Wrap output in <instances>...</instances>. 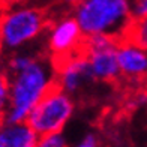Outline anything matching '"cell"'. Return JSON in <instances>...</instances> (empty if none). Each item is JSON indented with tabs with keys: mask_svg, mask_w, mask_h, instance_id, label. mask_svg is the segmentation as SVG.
Returning <instances> with one entry per match:
<instances>
[{
	"mask_svg": "<svg viewBox=\"0 0 147 147\" xmlns=\"http://www.w3.org/2000/svg\"><path fill=\"white\" fill-rule=\"evenodd\" d=\"M9 75L6 74L9 81V98L3 123H26L32 110L56 83L54 69L48 62L35 57L23 71Z\"/></svg>",
	"mask_w": 147,
	"mask_h": 147,
	"instance_id": "cell-1",
	"label": "cell"
},
{
	"mask_svg": "<svg viewBox=\"0 0 147 147\" xmlns=\"http://www.w3.org/2000/svg\"><path fill=\"white\" fill-rule=\"evenodd\" d=\"M74 18L86 38L105 35L122 41L132 23L126 0H86L75 6Z\"/></svg>",
	"mask_w": 147,
	"mask_h": 147,
	"instance_id": "cell-2",
	"label": "cell"
},
{
	"mask_svg": "<svg viewBox=\"0 0 147 147\" xmlns=\"http://www.w3.org/2000/svg\"><path fill=\"white\" fill-rule=\"evenodd\" d=\"M74 110L75 105L72 98L60 89L57 83H54L47 95L32 110L26 123L38 137L62 134L68 120L74 114Z\"/></svg>",
	"mask_w": 147,
	"mask_h": 147,
	"instance_id": "cell-3",
	"label": "cell"
},
{
	"mask_svg": "<svg viewBox=\"0 0 147 147\" xmlns=\"http://www.w3.org/2000/svg\"><path fill=\"white\" fill-rule=\"evenodd\" d=\"M47 27L45 12L38 8H17L0 18V47L21 48L36 39Z\"/></svg>",
	"mask_w": 147,
	"mask_h": 147,
	"instance_id": "cell-4",
	"label": "cell"
},
{
	"mask_svg": "<svg viewBox=\"0 0 147 147\" xmlns=\"http://www.w3.org/2000/svg\"><path fill=\"white\" fill-rule=\"evenodd\" d=\"M84 39L81 29L74 17H65L57 21L50 30L48 50L51 53V63L56 65L84 51Z\"/></svg>",
	"mask_w": 147,
	"mask_h": 147,
	"instance_id": "cell-5",
	"label": "cell"
},
{
	"mask_svg": "<svg viewBox=\"0 0 147 147\" xmlns=\"http://www.w3.org/2000/svg\"><path fill=\"white\" fill-rule=\"evenodd\" d=\"M53 69L56 74L57 86L69 96L84 90V87L89 83L95 81L90 72V65L86 50L60 63L53 65Z\"/></svg>",
	"mask_w": 147,
	"mask_h": 147,
	"instance_id": "cell-6",
	"label": "cell"
},
{
	"mask_svg": "<svg viewBox=\"0 0 147 147\" xmlns=\"http://www.w3.org/2000/svg\"><path fill=\"white\" fill-rule=\"evenodd\" d=\"M116 53L122 77L132 81H147V50L131 42L120 41Z\"/></svg>",
	"mask_w": 147,
	"mask_h": 147,
	"instance_id": "cell-7",
	"label": "cell"
},
{
	"mask_svg": "<svg viewBox=\"0 0 147 147\" xmlns=\"http://www.w3.org/2000/svg\"><path fill=\"white\" fill-rule=\"evenodd\" d=\"M116 50L117 45L102 50H86L90 65V72L95 81L113 83L122 77Z\"/></svg>",
	"mask_w": 147,
	"mask_h": 147,
	"instance_id": "cell-8",
	"label": "cell"
},
{
	"mask_svg": "<svg viewBox=\"0 0 147 147\" xmlns=\"http://www.w3.org/2000/svg\"><path fill=\"white\" fill-rule=\"evenodd\" d=\"M38 140L27 123L0 125V147H35Z\"/></svg>",
	"mask_w": 147,
	"mask_h": 147,
	"instance_id": "cell-9",
	"label": "cell"
},
{
	"mask_svg": "<svg viewBox=\"0 0 147 147\" xmlns=\"http://www.w3.org/2000/svg\"><path fill=\"white\" fill-rule=\"evenodd\" d=\"M122 41L131 42L140 48L147 50V18L132 21L126 33L123 35Z\"/></svg>",
	"mask_w": 147,
	"mask_h": 147,
	"instance_id": "cell-10",
	"label": "cell"
},
{
	"mask_svg": "<svg viewBox=\"0 0 147 147\" xmlns=\"http://www.w3.org/2000/svg\"><path fill=\"white\" fill-rule=\"evenodd\" d=\"M35 147H68L66 140L62 134H51V135L39 137Z\"/></svg>",
	"mask_w": 147,
	"mask_h": 147,
	"instance_id": "cell-11",
	"label": "cell"
},
{
	"mask_svg": "<svg viewBox=\"0 0 147 147\" xmlns=\"http://www.w3.org/2000/svg\"><path fill=\"white\" fill-rule=\"evenodd\" d=\"M131 18L132 21L147 18V0H138L131 3Z\"/></svg>",
	"mask_w": 147,
	"mask_h": 147,
	"instance_id": "cell-12",
	"label": "cell"
},
{
	"mask_svg": "<svg viewBox=\"0 0 147 147\" xmlns=\"http://www.w3.org/2000/svg\"><path fill=\"white\" fill-rule=\"evenodd\" d=\"M74 147H101V143H99L98 135H95V134H87V135L83 137Z\"/></svg>",
	"mask_w": 147,
	"mask_h": 147,
	"instance_id": "cell-13",
	"label": "cell"
},
{
	"mask_svg": "<svg viewBox=\"0 0 147 147\" xmlns=\"http://www.w3.org/2000/svg\"><path fill=\"white\" fill-rule=\"evenodd\" d=\"M0 98L5 101H8L9 98V81L2 68H0Z\"/></svg>",
	"mask_w": 147,
	"mask_h": 147,
	"instance_id": "cell-14",
	"label": "cell"
},
{
	"mask_svg": "<svg viewBox=\"0 0 147 147\" xmlns=\"http://www.w3.org/2000/svg\"><path fill=\"white\" fill-rule=\"evenodd\" d=\"M144 95H146V105H147V81H146V84H144Z\"/></svg>",
	"mask_w": 147,
	"mask_h": 147,
	"instance_id": "cell-15",
	"label": "cell"
}]
</instances>
